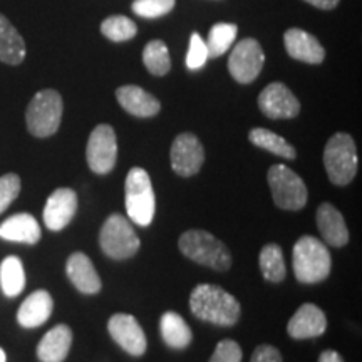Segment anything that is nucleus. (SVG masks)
<instances>
[{"instance_id": "f3484780", "label": "nucleus", "mask_w": 362, "mask_h": 362, "mask_svg": "<svg viewBox=\"0 0 362 362\" xmlns=\"http://www.w3.org/2000/svg\"><path fill=\"white\" fill-rule=\"evenodd\" d=\"M315 220L325 243L337 248L347 245V242H349V230H347L342 214L332 203L325 202L317 208Z\"/></svg>"}, {"instance_id": "5701e85b", "label": "nucleus", "mask_w": 362, "mask_h": 362, "mask_svg": "<svg viewBox=\"0 0 362 362\" xmlns=\"http://www.w3.org/2000/svg\"><path fill=\"white\" fill-rule=\"evenodd\" d=\"M25 59V42L4 13H0V61L19 66Z\"/></svg>"}, {"instance_id": "1a4fd4ad", "label": "nucleus", "mask_w": 362, "mask_h": 362, "mask_svg": "<svg viewBox=\"0 0 362 362\" xmlns=\"http://www.w3.org/2000/svg\"><path fill=\"white\" fill-rule=\"evenodd\" d=\"M265 54L259 40L247 37L235 44L228 57V71L232 78L240 84H250L259 78L264 69Z\"/></svg>"}, {"instance_id": "e433bc0d", "label": "nucleus", "mask_w": 362, "mask_h": 362, "mask_svg": "<svg viewBox=\"0 0 362 362\" xmlns=\"http://www.w3.org/2000/svg\"><path fill=\"white\" fill-rule=\"evenodd\" d=\"M319 362H344V359L336 351H324L319 357Z\"/></svg>"}, {"instance_id": "9d476101", "label": "nucleus", "mask_w": 362, "mask_h": 362, "mask_svg": "<svg viewBox=\"0 0 362 362\" xmlns=\"http://www.w3.org/2000/svg\"><path fill=\"white\" fill-rule=\"evenodd\" d=\"M86 160L90 171L96 175H107L112 171L117 160L116 133L110 124H98L93 129L88 146H86Z\"/></svg>"}, {"instance_id": "ddd939ff", "label": "nucleus", "mask_w": 362, "mask_h": 362, "mask_svg": "<svg viewBox=\"0 0 362 362\" xmlns=\"http://www.w3.org/2000/svg\"><path fill=\"white\" fill-rule=\"evenodd\" d=\"M259 107L270 119H291L300 112V103L287 86L272 83L262 90Z\"/></svg>"}, {"instance_id": "f704fd0d", "label": "nucleus", "mask_w": 362, "mask_h": 362, "mask_svg": "<svg viewBox=\"0 0 362 362\" xmlns=\"http://www.w3.org/2000/svg\"><path fill=\"white\" fill-rule=\"evenodd\" d=\"M250 362H284L282 354L277 347L269 346V344H262L253 351Z\"/></svg>"}, {"instance_id": "20e7f679", "label": "nucleus", "mask_w": 362, "mask_h": 362, "mask_svg": "<svg viewBox=\"0 0 362 362\" xmlns=\"http://www.w3.org/2000/svg\"><path fill=\"white\" fill-rule=\"evenodd\" d=\"M124 200L128 218L139 226L151 225L156 211V198L151 178L143 168H131L124 181Z\"/></svg>"}, {"instance_id": "423d86ee", "label": "nucleus", "mask_w": 362, "mask_h": 362, "mask_svg": "<svg viewBox=\"0 0 362 362\" xmlns=\"http://www.w3.org/2000/svg\"><path fill=\"white\" fill-rule=\"evenodd\" d=\"M62 98L57 90H39L25 111V123L29 133L35 138H49L56 134L62 119Z\"/></svg>"}, {"instance_id": "412c9836", "label": "nucleus", "mask_w": 362, "mask_h": 362, "mask_svg": "<svg viewBox=\"0 0 362 362\" xmlns=\"http://www.w3.org/2000/svg\"><path fill=\"white\" fill-rule=\"evenodd\" d=\"M72 346V330L69 325L59 324L40 339L37 359L40 362H64Z\"/></svg>"}, {"instance_id": "4c0bfd02", "label": "nucleus", "mask_w": 362, "mask_h": 362, "mask_svg": "<svg viewBox=\"0 0 362 362\" xmlns=\"http://www.w3.org/2000/svg\"><path fill=\"white\" fill-rule=\"evenodd\" d=\"M0 362H7V354L2 347H0Z\"/></svg>"}, {"instance_id": "bb28decb", "label": "nucleus", "mask_w": 362, "mask_h": 362, "mask_svg": "<svg viewBox=\"0 0 362 362\" xmlns=\"http://www.w3.org/2000/svg\"><path fill=\"white\" fill-rule=\"evenodd\" d=\"M259 264H260L262 275H264L265 280H269V282L279 284L282 282L285 275H287L284 252L277 243H269V245L262 248L259 255Z\"/></svg>"}, {"instance_id": "a211bd4d", "label": "nucleus", "mask_w": 362, "mask_h": 362, "mask_svg": "<svg viewBox=\"0 0 362 362\" xmlns=\"http://www.w3.org/2000/svg\"><path fill=\"white\" fill-rule=\"evenodd\" d=\"M66 274L67 277H69L71 284L74 285L79 292L93 296V293H98L101 291L103 284L101 277H99L96 272V267L93 265L89 257L83 252L72 253L69 259H67Z\"/></svg>"}, {"instance_id": "4be33fe9", "label": "nucleus", "mask_w": 362, "mask_h": 362, "mask_svg": "<svg viewBox=\"0 0 362 362\" xmlns=\"http://www.w3.org/2000/svg\"><path fill=\"white\" fill-rule=\"evenodd\" d=\"M40 225L30 214H17L0 223V238L7 242L35 245L40 240Z\"/></svg>"}, {"instance_id": "dca6fc26", "label": "nucleus", "mask_w": 362, "mask_h": 362, "mask_svg": "<svg viewBox=\"0 0 362 362\" xmlns=\"http://www.w3.org/2000/svg\"><path fill=\"white\" fill-rule=\"evenodd\" d=\"M284 45L288 56L305 64H320L325 59V49L317 37L297 27L284 34Z\"/></svg>"}, {"instance_id": "f257e3e1", "label": "nucleus", "mask_w": 362, "mask_h": 362, "mask_svg": "<svg viewBox=\"0 0 362 362\" xmlns=\"http://www.w3.org/2000/svg\"><path fill=\"white\" fill-rule=\"evenodd\" d=\"M189 309L200 320L230 327L240 319V304L232 293L211 284H200L189 296Z\"/></svg>"}, {"instance_id": "cd10ccee", "label": "nucleus", "mask_w": 362, "mask_h": 362, "mask_svg": "<svg viewBox=\"0 0 362 362\" xmlns=\"http://www.w3.org/2000/svg\"><path fill=\"white\" fill-rule=\"evenodd\" d=\"M238 29L230 22H218L208 33V40H205L208 49V57H220L235 44Z\"/></svg>"}, {"instance_id": "2f4dec72", "label": "nucleus", "mask_w": 362, "mask_h": 362, "mask_svg": "<svg viewBox=\"0 0 362 362\" xmlns=\"http://www.w3.org/2000/svg\"><path fill=\"white\" fill-rule=\"evenodd\" d=\"M21 194V178L16 173L0 176V214L12 205Z\"/></svg>"}, {"instance_id": "aec40b11", "label": "nucleus", "mask_w": 362, "mask_h": 362, "mask_svg": "<svg viewBox=\"0 0 362 362\" xmlns=\"http://www.w3.org/2000/svg\"><path fill=\"white\" fill-rule=\"evenodd\" d=\"M54 300L47 291H35L22 302L17 310V322L25 329H35L45 324L52 314Z\"/></svg>"}, {"instance_id": "7c9ffc66", "label": "nucleus", "mask_w": 362, "mask_h": 362, "mask_svg": "<svg viewBox=\"0 0 362 362\" xmlns=\"http://www.w3.org/2000/svg\"><path fill=\"white\" fill-rule=\"evenodd\" d=\"M176 0H134L133 12L144 19H158L173 11Z\"/></svg>"}, {"instance_id": "393cba45", "label": "nucleus", "mask_w": 362, "mask_h": 362, "mask_svg": "<svg viewBox=\"0 0 362 362\" xmlns=\"http://www.w3.org/2000/svg\"><path fill=\"white\" fill-rule=\"evenodd\" d=\"M248 139L250 143L255 144L265 151L272 153V155L285 158V160H296L297 151L287 139L282 136L274 133V131L265 129V128H255L248 133Z\"/></svg>"}, {"instance_id": "473e14b6", "label": "nucleus", "mask_w": 362, "mask_h": 362, "mask_svg": "<svg viewBox=\"0 0 362 362\" xmlns=\"http://www.w3.org/2000/svg\"><path fill=\"white\" fill-rule=\"evenodd\" d=\"M208 61V49L203 37L198 33H193L189 37V47L187 54V67L189 71L202 69Z\"/></svg>"}, {"instance_id": "6ab92c4d", "label": "nucleus", "mask_w": 362, "mask_h": 362, "mask_svg": "<svg viewBox=\"0 0 362 362\" xmlns=\"http://www.w3.org/2000/svg\"><path fill=\"white\" fill-rule=\"evenodd\" d=\"M116 98L121 107L136 117L156 116L161 110L160 101L139 86H121L116 90Z\"/></svg>"}, {"instance_id": "4468645a", "label": "nucleus", "mask_w": 362, "mask_h": 362, "mask_svg": "<svg viewBox=\"0 0 362 362\" xmlns=\"http://www.w3.org/2000/svg\"><path fill=\"white\" fill-rule=\"evenodd\" d=\"M78 211V194L71 188L54 189L44 206V223L51 232H61Z\"/></svg>"}, {"instance_id": "2eb2a0df", "label": "nucleus", "mask_w": 362, "mask_h": 362, "mask_svg": "<svg viewBox=\"0 0 362 362\" xmlns=\"http://www.w3.org/2000/svg\"><path fill=\"white\" fill-rule=\"evenodd\" d=\"M325 329H327V319H325L322 309L315 304H304L298 307L287 324L288 336L297 341L322 336Z\"/></svg>"}, {"instance_id": "c85d7f7f", "label": "nucleus", "mask_w": 362, "mask_h": 362, "mask_svg": "<svg viewBox=\"0 0 362 362\" xmlns=\"http://www.w3.org/2000/svg\"><path fill=\"white\" fill-rule=\"evenodd\" d=\"M143 62L153 76H165L171 69V57L166 44L160 39L149 40L143 51Z\"/></svg>"}, {"instance_id": "6e6552de", "label": "nucleus", "mask_w": 362, "mask_h": 362, "mask_svg": "<svg viewBox=\"0 0 362 362\" xmlns=\"http://www.w3.org/2000/svg\"><path fill=\"white\" fill-rule=\"evenodd\" d=\"M274 203L282 210H300L307 203V187L296 171L285 165H274L267 175Z\"/></svg>"}, {"instance_id": "9b49d317", "label": "nucleus", "mask_w": 362, "mask_h": 362, "mask_svg": "<svg viewBox=\"0 0 362 362\" xmlns=\"http://www.w3.org/2000/svg\"><path fill=\"white\" fill-rule=\"evenodd\" d=\"M171 168L176 175L188 178L202 170L205 161V149L193 133H181L171 144Z\"/></svg>"}, {"instance_id": "f8f14e48", "label": "nucleus", "mask_w": 362, "mask_h": 362, "mask_svg": "<svg viewBox=\"0 0 362 362\" xmlns=\"http://www.w3.org/2000/svg\"><path fill=\"white\" fill-rule=\"evenodd\" d=\"M107 330L112 341L129 356L139 357L146 352V336L136 317L129 314H115L107 322Z\"/></svg>"}, {"instance_id": "c9c22d12", "label": "nucleus", "mask_w": 362, "mask_h": 362, "mask_svg": "<svg viewBox=\"0 0 362 362\" xmlns=\"http://www.w3.org/2000/svg\"><path fill=\"white\" fill-rule=\"evenodd\" d=\"M304 2L317 8H322V11H332V8L337 7L339 0H304Z\"/></svg>"}, {"instance_id": "7ed1b4c3", "label": "nucleus", "mask_w": 362, "mask_h": 362, "mask_svg": "<svg viewBox=\"0 0 362 362\" xmlns=\"http://www.w3.org/2000/svg\"><path fill=\"white\" fill-rule=\"evenodd\" d=\"M178 247L183 255L197 264L225 272L232 267V253L221 240L205 230H188L181 235Z\"/></svg>"}, {"instance_id": "72a5a7b5", "label": "nucleus", "mask_w": 362, "mask_h": 362, "mask_svg": "<svg viewBox=\"0 0 362 362\" xmlns=\"http://www.w3.org/2000/svg\"><path fill=\"white\" fill-rule=\"evenodd\" d=\"M242 347L232 339H225L216 344L214 356L208 362H242Z\"/></svg>"}, {"instance_id": "c756f323", "label": "nucleus", "mask_w": 362, "mask_h": 362, "mask_svg": "<svg viewBox=\"0 0 362 362\" xmlns=\"http://www.w3.org/2000/svg\"><path fill=\"white\" fill-rule=\"evenodd\" d=\"M101 34L112 42H124L138 34V25L126 16H112L101 24Z\"/></svg>"}, {"instance_id": "39448f33", "label": "nucleus", "mask_w": 362, "mask_h": 362, "mask_svg": "<svg viewBox=\"0 0 362 362\" xmlns=\"http://www.w3.org/2000/svg\"><path fill=\"white\" fill-rule=\"evenodd\" d=\"M357 148L354 139L347 133H336L329 138L324 148V166L329 180L337 187H346L356 178Z\"/></svg>"}, {"instance_id": "0eeeda50", "label": "nucleus", "mask_w": 362, "mask_h": 362, "mask_svg": "<svg viewBox=\"0 0 362 362\" xmlns=\"http://www.w3.org/2000/svg\"><path fill=\"white\" fill-rule=\"evenodd\" d=\"M99 245L110 259L126 260L138 253L141 242L126 216L112 214L104 221L99 233Z\"/></svg>"}, {"instance_id": "f03ea898", "label": "nucleus", "mask_w": 362, "mask_h": 362, "mask_svg": "<svg viewBox=\"0 0 362 362\" xmlns=\"http://www.w3.org/2000/svg\"><path fill=\"white\" fill-rule=\"evenodd\" d=\"M292 265L298 282L319 284L329 277L332 269V257L329 248L319 238L305 235L293 245Z\"/></svg>"}, {"instance_id": "a878e982", "label": "nucleus", "mask_w": 362, "mask_h": 362, "mask_svg": "<svg viewBox=\"0 0 362 362\" xmlns=\"http://www.w3.org/2000/svg\"><path fill=\"white\" fill-rule=\"evenodd\" d=\"M0 287L7 297H17L25 287V272L19 257L11 255L0 264Z\"/></svg>"}, {"instance_id": "b1692460", "label": "nucleus", "mask_w": 362, "mask_h": 362, "mask_svg": "<svg viewBox=\"0 0 362 362\" xmlns=\"http://www.w3.org/2000/svg\"><path fill=\"white\" fill-rule=\"evenodd\" d=\"M160 332L166 346L173 347V349H185L193 341V332L187 320L171 310L161 315Z\"/></svg>"}]
</instances>
